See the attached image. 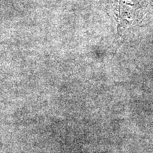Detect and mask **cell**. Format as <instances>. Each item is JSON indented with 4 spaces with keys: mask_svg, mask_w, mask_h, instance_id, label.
I'll list each match as a JSON object with an SVG mask.
<instances>
[{
    "mask_svg": "<svg viewBox=\"0 0 153 153\" xmlns=\"http://www.w3.org/2000/svg\"><path fill=\"white\" fill-rule=\"evenodd\" d=\"M143 9L141 0H118L117 33L120 36L128 28L137 22Z\"/></svg>",
    "mask_w": 153,
    "mask_h": 153,
    "instance_id": "obj_1",
    "label": "cell"
}]
</instances>
